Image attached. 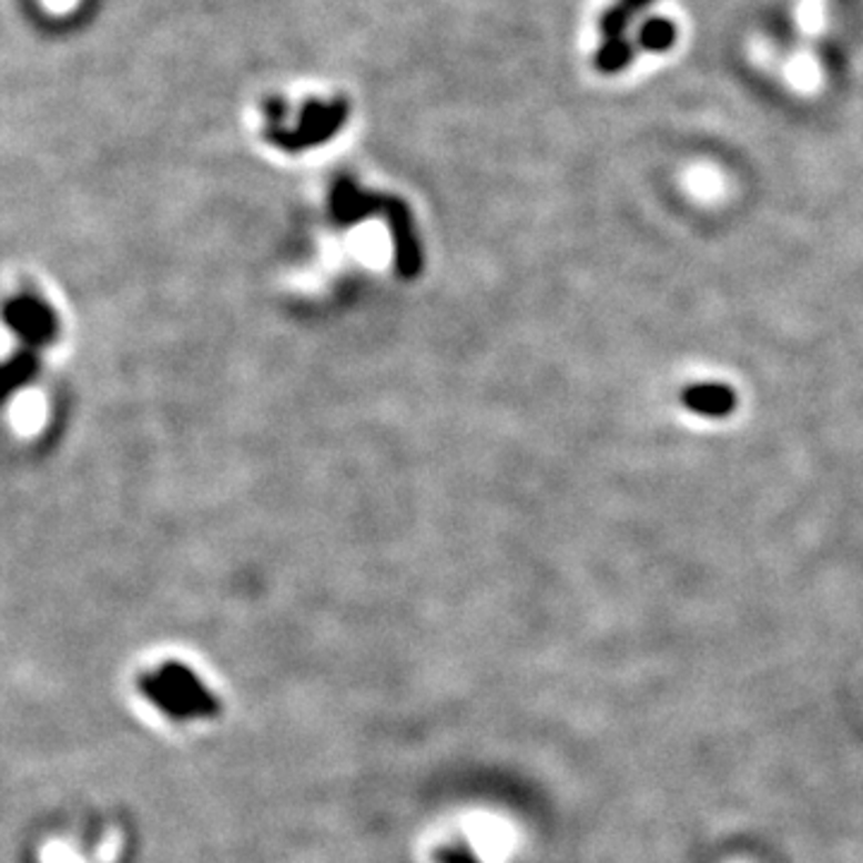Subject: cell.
I'll use <instances>...</instances> for the list:
<instances>
[{"label": "cell", "instance_id": "1", "mask_svg": "<svg viewBox=\"0 0 863 863\" xmlns=\"http://www.w3.org/2000/svg\"><path fill=\"white\" fill-rule=\"evenodd\" d=\"M159 677L169 683V687L175 691V696L181 698L185 708L192 712V718H219L221 715V701L219 698L204 687V683L190 672L187 667L169 662L161 667Z\"/></svg>", "mask_w": 863, "mask_h": 863}, {"label": "cell", "instance_id": "2", "mask_svg": "<svg viewBox=\"0 0 863 863\" xmlns=\"http://www.w3.org/2000/svg\"><path fill=\"white\" fill-rule=\"evenodd\" d=\"M140 691L144 693L146 701L152 703L154 708H159V712H163L166 718H171V720H190L192 718V712L185 708V703L175 696V691L159 674H142L140 677Z\"/></svg>", "mask_w": 863, "mask_h": 863}, {"label": "cell", "instance_id": "3", "mask_svg": "<svg viewBox=\"0 0 863 863\" xmlns=\"http://www.w3.org/2000/svg\"><path fill=\"white\" fill-rule=\"evenodd\" d=\"M636 43L650 53H664L677 43V24L667 18H650L638 29Z\"/></svg>", "mask_w": 863, "mask_h": 863}, {"label": "cell", "instance_id": "4", "mask_svg": "<svg viewBox=\"0 0 863 863\" xmlns=\"http://www.w3.org/2000/svg\"><path fill=\"white\" fill-rule=\"evenodd\" d=\"M636 49L638 43L629 41L627 37L605 41L600 51L595 53V68H598V72L602 74H617L621 70H627L633 63Z\"/></svg>", "mask_w": 863, "mask_h": 863}, {"label": "cell", "instance_id": "5", "mask_svg": "<svg viewBox=\"0 0 863 863\" xmlns=\"http://www.w3.org/2000/svg\"><path fill=\"white\" fill-rule=\"evenodd\" d=\"M633 18H636V14H633L627 6H623L621 0H619L617 6L609 8V10L602 14V18H600V32H602L605 41H612V39H623V37H627V29L631 27Z\"/></svg>", "mask_w": 863, "mask_h": 863}, {"label": "cell", "instance_id": "6", "mask_svg": "<svg viewBox=\"0 0 863 863\" xmlns=\"http://www.w3.org/2000/svg\"><path fill=\"white\" fill-rule=\"evenodd\" d=\"M439 861L441 863H478V859H475L470 854L468 846L464 844H451V846H444L441 854H439Z\"/></svg>", "mask_w": 863, "mask_h": 863}, {"label": "cell", "instance_id": "7", "mask_svg": "<svg viewBox=\"0 0 863 863\" xmlns=\"http://www.w3.org/2000/svg\"><path fill=\"white\" fill-rule=\"evenodd\" d=\"M621 3L623 6H627L633 14H638V12H641L643 8H648L650 3H652V0H621Z\"/></svg>", "mask_w": 863, "mask_h": 863}]
</instances>
